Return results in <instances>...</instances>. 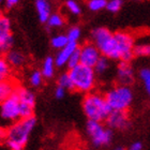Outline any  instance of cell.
<instances>
[{
    "instance_id": "26",
    "label": "cell",
    "mask_w": 150,
    "mask_h": 150,
    "mask_svg": "<svg viewBox=\"0 0 150 150\" xmlns=\"http://www.w3.org/2000/svg\"><path fill=\"white\" fill-rule=\"evenodd\" d=\"M43 75L41 73V71H38V70H35V71H32L30 76H29V83L31 86L33 87H39L41 84H42V81H43Z\"/></svg>"
},
{
    "instance_id": "13",
    "label": "cell",
    "mask_w": 150,
    "mask_h": 150,
    "mask_svg": "<svg viewBox=\"0 0 150 150\" xmlns=\"http://www.w3.org/2000/svg\"><path fill=\"white\" fill-rule=\"evenodd\" d=\"M77 48H78L77 43H69L66 47H63V48L58 50L56 54V57L54 58L55 59V63H56V67L61 68V67L67 66L70 57L72 56L73 53Z\"/></svg>"
},
{
    "instance_id": "12",
    "label": "cell",
    "mask_w": 150,
    "mask_h": 150,
    "mask_svg": "<svg viewBox=\"0 0 150 150\" xmlns=\"http://www.w3.org/2000/svg\"><path fill=\"white\" fill-rule=\"evenodd\" d=\"M107 125L112 129L123 130L129 125V118L125 112H114L112 110L106 119Z\"/></svg>"
},
{
    "instance_id": "1",
    "label": "cell",
    "mask_w": 150,
    "mask_h": 150,
    "mask_svg": "<svg viewBox=\"0 0 150 150\" xmlns=\"http://www.w3.org/2000/svg\"><path fill=\"white\" fill-rule=\"evenodd\" d=\"M35 117L19 119L11 125L6 133V144L10 150H24L28 143L29 136L35 127Z\"/></svg>"
},
{
    "instance_id": "23",
    "label": "cell",
    "mask_w": 150,
    "mask_h": 150,
    "mask_svg": "<svg viewBox=\"0 0 150 150\" xmlns=\"http://www.w3.org/2000/svg\"><path fill=\"white\" fill-rule=\"evenodd\" d=\"M134 56H150V43H141L134 46Z\"/></svg>"
},
{
    "instance_id": "24",
    "label": "cell",
    "mask_w": 150,
    "mask_h": 150,
    "mask_svg": "<svg viewBox=\"0 0 150 150\" xmlns=\"http://www.w3.org/2000/svg\"><path fill=\"white\" fill-rule=\"evenodd\" d=\"M58 86L59 87H62L63 89H68V90H71L73 89V84H72V79L70 77L69 72L68 73H63L59 76L58 78Z\"/></svg>"
},
{
    "instance_id": "34",
    "label": "cell",
    "mask_w": 150,
    "mask_h": 150,
    "mask_svg": "<svg viewBox=\"0 0 150 150\" xmlns=\"http://www.w3.org/2000/svg\"><path fill=\"white\" fill-rule=\"evenodd\" d=\"M129 150H143V145L139 142H135L129 147Z\"/></svg>"
},
{
    "instance_id": "10",
    "label": "cell",
    "mask_w": 150,
    "mask_h": 150,
    "mask_svg": "<svg viewBox=\"0 0 150 150\" xmlns=\"http://www.w3.org/2000/svg\"><path fill=\"white\" fill-rule=\"evenodd\" d=\"M81 64L93 69L97 62L102 57L100 50L93 43H86L79 48Z\"/></svg>"
},
{
    "instance_id": "31",
    "label": "cell",
    "mask_w": 150,
    "mask_h": 150,
    "mask_svg": "<svg viewBox=\"0 0 150 150\" xmlns=\"http://www.w3.org/2000/svg\"><path fill=\"white\" fill-rule=\"evenodd\" d=\"M78 64H81V55H79V47H78L77 50H75L73 55L70 57L69 61H68V68L70 70L71 69H74L75 67H77Z\"/></svg>"
},
{
    "instance_id": "11",
    "label": "cell",
    "mask_w": 150,
    "mask_h": 150,
    "mask_svg": "<svg viewBox=\"0 0 150 150\" xmlns=\"http://www.w3.org/2000/svg\"><path fill=\"white\" fill-rule=\"evenodd\" d=\"M117 78L121 86H129L134 81V72L129 62L119 63L117 68Z\"/></svg>"
},
{
    "instance_id": "9",
    "label": "cell",
    "mask_w": 150,
    "mask_h": 150,
    "mask_svg": "<svg viewBox=\"0 0 150 150\" xmlns=\"http://www.w3.org/2000/svg\"><path fill=\"white\" fill-rule=\"evenodd\" d=\"M15 94L18 98L21 119L33 117V110H35V93L27 88L18 86L15 91Z\"/></svg>"
},
{
    "instance_id": "29",
    "label": "cell",
    "mask_w": 150,
    "mask_h": 150,
    "mask_svg": "<svg viewBox=\"0 0 150 150\" xmlns=\"http://www.w3.org/2000/svg\"><path fill=\"white\" fill-rule=\"evenodd\" d=\"M66 8L73 15H79L81 13V8L79 6V3L74 1V0H68V1H66Z\"/></svg>"
},
{
    "instance_id": "32",
    "label": "cell",
    "mask_w": 150,
    "mask_h": 150,
    "mask_svg": "<svg viewBox=\"0 0 150 150\" xmlns=\"http://www.w3.org/2000/svg\"><path fill=\"white\" fill-rule=\"evenodd\" d=\"M121 6H122L121 0H110V1H107L106 9L108 10L110 12L116 13L121 9Z\"/></svg>"
},
{
    "instance_id": "35",
    "label": "cell",
    "mask_w": 150,
    "mask_h": 150,
    "mask_svg": "<svg viewBox=\"0 0 150 150\" xmlns=\"http://www.w3.org/2000/svg\"><path fill=\"white\" fill-rule=\"evenodd\" d=\"M18 1L17 0H6V9H13L14 6H17Z\"/></svg>"
},
{
    "instance_id": "33",
    "label": "cell",
    "mask_w": 150,
    "mask_h": 150,
    "mask_svg": "<svg viewBox=\"0 0 150 150\" xmlns=\"http://www.w3.org/2000/svg\"><path fill=\"white\" fill-rule=\"evenodd\" d=\"M64 96H66V89L57 86L56 89H55V98H57V99H62Z\"/></svg>"
},
{
    "instance_id": "20",
    "label": "cell",
    "mask_w": 150,
    "mask_h": 150,
    "mask_svg": "<svg viewBox=\"0 0 150 150\" xmlns=\"http://www.w3.org/2000/svg\"><path fill=\"white\" fill-rule=\"evenodd\" d=\"M64 22H66L64 17L60 13H53L46 24L50 28H59V27H62L64 25Z\"/></svg>"
},
{
    "instance_id": "22",
    "label": "cell",
    "mask_w": 150,
    "mask_h": 150,
    "mask_svg": "<svg viewBox=\"0 0 150 150\" xmlns=\"http://www.w3.org/2000/svg\"><path fill=\"white\" fill-rule=\"evenodd\" d=\"M108 69H110V60H108V58H106V57L104 56L101 57L100 60L98 61L97 64L93 68L96 74H100V75L104 74Z\"/></svg>"
},
{
    "instance_id": "18",
    "label": "cell",
    "mask_w": 150,
    "mask_h": 150,
    "mask_svg": "<svg viewBox=\"0 0 150 150\" xmlns=\"http://www.w3.org/2000/svg\"><path fill=\"white\" fill-rule=\"evenodd\" d=\"M13 43H14V40L12 35H0V54H8L9 52H11Z\"/></svg>"
},
{
    "instance_id": "25",
    "label": "cell",
    "mask_w": 150,
    "mask_h": 150,
    "mask_svg": "<svg viewBox=\"0 0 150 150\" xmlns=\"http://www.w3.org/2000/svg\"><path fill=\"white\" fill-rule=\"evenodd\" d=\"M139 77H141L143 85L145 87V90L150 96V69H142L139 71Z\"/></svg>"
},
{
    "instance_id": "16",
    "label": "cell",
    "mask_w": 150,
    "mask_h": 150,
    "mask_svg": "<svg viewBox=\"0 0 150 150\" xmlns=\"http://www.w3.org/2000/svg\"><path fill=\"white\" fill-rule=\"evenodd\" d=\"M6 61L9 62V64L11 67L14 68H19L25 63V55L19 52V50H11L6 54Z\"/></svg>"
},
{
    "instance_id": "21",
    "label": "cell",
    "mask_w": 150,
    "mask_h": 150,
    "mask_svg": "<svg viewBox=\"0 0 150 150\" xmlns=\"http://www.w3.org/2000/svg\"><path fill=\"white\" fill-rule=\"evenodd\" d=\"M10 75H11V66L6 58L0 57V81L9 79Z\"/></svg>"
},
{
    "instance_id": "27",
    "label": "cell",
    "mask_w": 150,
    "mask_h": 150,
    "mask_svg": "<svg viewBox=\"0 0 150 150\" xmlns=\"http://www.w3.org/2000/svg\"><path fill=\"white\" fill-rule=\"evenodd\" d=\"M11 35V21L6 16L0 18V35Z\"/></svg>"
},
{
    "instance_id": "6",
    "label": "cell",
    "mask_w": 150,
    "mask_h": 150,
    "mask_svg": "<svg viewBox=\"0 0 150 150\" xmlns=\"http://www.w3.org/2000/svg\"><path fill=\"white\" fill-rule=\"evenodd\" d=\"M86 131L92 144L97 147L108 145L112 138V132L110 129L105 128L101 122L88 120L86 125Z\"/></svg>"
},
{
    "instance_id": "30",
    "label": "cell",
    "mask_w": 150,
    "mask_h": 150,
    "mask_svg": "<svg viewBox=\"0 0 150 150\" xmlns=\"http://www.w3.org/2000/svg\"><path fill=\"white\" fill-rule=\"evenodd\" d=\"M81 29L78 28V27H72V28H70L68 33H67L69 43H77V41L79 40V38H81Z\"/></svg>"
},
{
    "instance_id": "38",
    "label": "cell",
    "mask_w": 150,
    "mask_h": 150,
    "mask_svg": "<svg viewBox=\"0 0 150 150\" xmlns=\"http://www.w3.org/2000/svg\"><path fill=\"white\" fill-rule=\"evenodd\" d=\"M2 16H3V15H2V14H1V12H0V18H1V17H2Z\"/></svg>"
},
{
    "instance_id": "5",
    "label": "cell",
    "mask_w": 150,
    "mask_h": 150,
    "mask_svg": "<svg viewBox=\"0 0 150 150\" xmlns=\"http://www.w3.org/2000/svg\"><path fill=\"white\" fill-rule=\"evenodd\" d=\"M112 112H125L133 101V92L129 86H116L112 88L105 96Z\"/></svg>"
},
{
    "instance_id": "15",
    "label": "cell",
    "mask_w": 150,
    "mask_h": 150,
    "mask_svg": "<svg viewBox=\"0 0 150 150\" xmlns=\"http://www.w3.org/2000/svg\"><path fill=\"white\" fill-rule=\"evenodd\" d=\"M35 10L41 23H47L52 15V6L46 0H37L35 1Z\"/></svg>"
},
{
    "instance_id": "36",
    "label": "cell",
    "mask_w": 150,
    "mask_h": 150,
    "mask_svg": "<svg viewBox=\"0 0 150 150\" xmlns=\"http://www.w3.org/2000/svg\"><path fill=\"white\" fill-rule=\"evenodd\" d=\"M3 137H4V135H3V132L1 131V129H0V144H1V142H2Z\"/></svg>"
},
{
    "instance_id": "2",
    "label": "cell",
    "mask_w": 150,
    "mask_h": 150,
    "mask_svg": "<svg viewBox=\"0 0 150 150\" xmlns=\"http://www.w3.org/2000/svg\"><path fill=\"white\" fill-rule=\"evenodd\" d=\"M83 110L88 120L91 121L102 122L106 120L107 117L112 112L110 107L108 106L105 97L100 93L90 92L85 96L83 100Z\"/></svg>"
},
{
    "instance_id": "4",
    "label": "cell",
    "mask_w": 150,
    "mask_h": 150,
    "mask_svg": "<svg viewBox=\"0 0 150 150\" xmlns=\"http://www.w3.org/2000/svg\"><path fill=\"white\" fill-rule=\"evenodd\" d=\"M69 75L72 79L73 89H76L79 92L90 93V91L96 87L97 74L92 68L78 64L74 69L70 70Z\"/></svg>"
},
{
    "instance_id": "3",
    "label": "cell",
    "mask_w": 150,
    "mask_h": 150,
    "mask_svg": "<svg viewBox=\"0 0 150 150\" xmlns=\"http://www.w3.org/2000/svg\"><path fill=\"white\" fill-rule=\"evenodd\" d=\"M92 43L98 47L102 56L106 57L108 59L119 60L118 50L116 45V40L114 33L105 27L96 28L91 32Z\"/></svg>"
},
{
    "instance_id": "14",
    "label": "cell",
    "mask_w": 150,
    "mask_h": 150,
    "mask_svg": "<svg viewBox=\"0 0 150 150\" xmlns=\"http://www.w3.org/2000/svg\"><path fill=\"white\" fill-rule=\"evenodd\" d=\"M17 87L18 86L12 79L0 81V104L12 97L13 94L15 93Z\"/></svg>"
},
{
    "instance_id": "7",
    "label": "cell",
    "mask_w": 150,
    "mask_h": 150,
    "mask_svg": "<svg viewBox=\"0 0 150 150\" xmlns=\"http://www.w3.org/2000/svg\"><path fill=\"white\" fill-rule=\"evenodd\" d=\"M21 119L18 98L15 93L0 104V122L3 125H13Z\"/></svg>"
},
{
    "instance_id": "19",
    "label": "cell",
    "mask_w": 150,
    "mask_h": 150,
    "mask_svg": "<svg viewBox=\"0 0 150 150\" xmlns=\"http://www.w3.org/2000/svg\"><path fill=\"white\" fill-rule=\"evenodd\" d=\"M50 44H52V46H53L54 48H56V50H61V48H63V47H66L67 45L69 44V40H68L67 35L60 33V35H56L52 38Z\"/></svg>"
},
{
    "instance_id": "37",
    "label": "cell",
    "mask_w": 150,
    "mask_h": 150,
    "mask_svg": "<svg viewBox=\"0 0 150 150\" xmlns=\"http://www.w3.org/2000/svg\"><path fill=\"white\" fill-rule=\"evenodd\" d=\"M114 150H125L122 147H117V148H115Z\"/></svg>"
},
{
    "instance_id": "17",
    "label": "cell",
    "mask_w": 150,
    "mask_h": 150,
    "mask_svg": "<svg viewBox=\"0 0 150 150\" xmlns=\"http://www.w3.org/2000/svg\"><path fill=\"white\" fill-rule=\"evenodd\" d=\"M55 69H56L55 59H54L53 57H46L44 59L43 63H42V70H41V73L43 75V77H53L54 74H55Z\"/></svg>"
},
{
    "instance_id": "28",
    "label": "cell",
    "mask_w": 150,
    "mask_h": 150,
    "mask_svg": "<svg viewBox=\"0 0 150 150\" xmlns=\"http://www.w3.org/2000/svg\"><path fill=\"white\" fill-rule=\"evenodd\" d=\"M107 1L106 0H90L88 2V8L92 12H98L106 8Z\"/></svg>"
},
{
    "instance_id": "8",
    "label": "cell",
    "mask_w": 150,
    "mask_h": 150,
    "mask_svg": "<svg viewBox=\"0 0 150 150\" xmlns=\"http://www.w3.org/2000/svg\"><path fill=\"white\" fill-rule=\"evenodd\" d=\"M118 50L119 60L123 62H129L134 56V40L130 33L123 31H119L114 33Z\"/></svg>"
}]
</instances>
